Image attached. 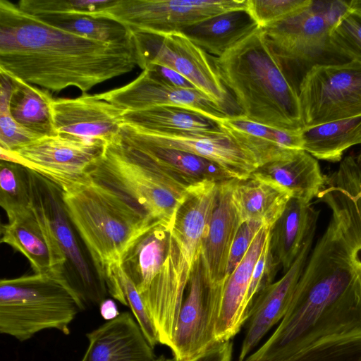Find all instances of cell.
<instances>
[{
	"label": "cell",
	"instance_id": "ffe728a7",
	"mask_svg": "<svg viewBox=\"0 0 361 361\" xmlns=\"http://www.w3.org/2000/svg\"><path fill=\"white\" fill-rule=\"evenodd\" d=\"M88 345L80 361H156L154 348L128 312L86 334Z\"/></svg>",
	"mask_w": 361,
	"mask_h": 361
},
{
	"label": "cell",
	"instance_id": "44dd1931",
	"mask_svg": "<svg viewBox=\"0 0 361 361\" xmlns=\"http://www.w3.org/2000/svg\"><path fill=\"white\" fill-rule=\"evenodd\" d=\"M233 180L234 178L219 183L217 203L202 245V269L209 285L225 278L230 251L242 224L232 200Z\"/></svg>",
	"mask_w": 361,
	"mask_h": 361
},
{
	"label": "cell",
	"instance_id": "d4e9b609",
	"mask_svg": "<svg viewBox=\"0 0 361 361\" xmlns=\"http://www.w3.org/2000/svg\"><path fill=\"white\" fill-rule=\"evenodd\" d=\"M221 128L240 145L248 150L259 166L285 154L303 149L300 131H290L252 121L241 114L228 115Z\"/></svg>",
	"mask_w": 361,
	"mask_h": 361
},
{
	"label": "cell",
	"instance_id": "52a82bcc",
	"mask_svg": "<svg viewBox=\"0 0 361 361\" xmlns=\"http://www.w3.org/2000/svg\"><path fill=\"white\" fill-rule=\"evenodd\" d=\"M246 8L247 0H114L99 18L114 20L131 32L162 36Z\"/></svg>",
	"mask_w": 361,
	"mask_h": 361
},
{
	"label": "cell",
	"instance_id": "5b68a950",
	"mask_svg": "<svg viewBox=\"0 0 361 361\" xmlns=\"http://www.w3.org/2000/svg\"><path fill=\"white\" fill-rule=\"evenodd\" d=\"M83 311L65 272L23 275L0 281V332L20 341L44 329L70 334Z\"/></svg>",
	"mask_w": 361,
	"mask_h": 361
},
{
	"label": "cell",
	"instance_id": "f1b7e54d",
	"mask_svg": "<svg viewBox=\"0 0 361 361\" xmlns=\"http://www.w3.org/2000/svg\"><path fill=\"white\" fill-rule=\"evenodd\" d=\"M231 195L242 224L257 221L271 228L291 199L286 191L251 176L234 179Z\"/></svg>",
	"mask_w": 361,
	"mask_h": 361
},
{
	"label": "cell",
	"instance_id": "5bb4252c",
	"mask_svg": "<svg viewBox=\"0 0 361 361\" xmlns=\"http://www.w3.org/2000/svg\"><path fill=\"white\" fill-rule=\"evenodd\" d=\"M190 269L171 235L169 252L158 274L140 294L159 343L170 347Z\"/></svg>",
	"mask_w": 361,
	"mask_h": 361
},
{
	"label": "cell",
	"instance_id": "7a4b0ae2",
	"mask_svg": "<svg viewBox=\"0 0 361 361\" xmlns=\"http://www.w3.org/2000/svg\"><path fill=\"white\" fill-rule=\"evenodd\" d=\"M210 57L242 115L279 129L300 131L304 128L298 87L270 48L263 28L221 56Z\"/></svg>",
	"mask_w": 361,
	"mask_h": 361
},
{
	"label": "cell",
	"instance_id": "7402d4cb",
	"mask_svg": "<svg viewBox=\"0 0 361 361\" xmlns=\"http://www.w3.org/2000/svg\"><path fill=\"white\" fill-rule=\"evenodd\" d=\"M219 186V183H209L190 188L170 231L190 270L200 257L217 203Z\"/></svg>",
	"mask_w": 361,
	"mask_h": 361
},
{
	"label": "cell",
	"instance_id": "2e32d148",
	"mask_svg": "<svg viewBox=\"0 0 361 361\" xmlns=\"http://www.w3.org/2000/svg\"><path fill=\"white\" fill-rule=\"evenodd\" d=\"M315 231L308 236L294 262L283 276L255 297L245 323V336L236 361H243L255 351L267 334L286 314L312 250Z\"/></svg>",
	"mask_w": 361,
	"mask_h": 361
},
{
	"label": "cell",
	"instance_id": "4316f807",
	"mask_svg": "<svg viewBox=\"0 0 361 361\" xmlns=\"http://www.w3.org/2000/svg\"><path fill=\"white\" fill-rule=\"evenodd\" d=\"M319 211L299 200L291 198L271 230L270 248L286 271L294 262L310 233L316 230Z\"/></svg>",
	"mask_w": 361,
	"mask_h": 361
},
{
	"label": "cell",
	"instance_id": "277c9868",
	"mask_svg": "<svg viewBox=\"0 0 361 361\" xmlns=\"http://www.w3.org/2000/svg\"><path fill=\"white\" fill-rule=\"evenodd\" d=\"M88 177L169 231L190 190L123 142L119 135L106 144Z\"/></svg>",
	"mask_w": 361,
	"mask_h": 361
},
{
	"label": "cell",
	"instance_id": "30bf717a",
	"mask_svg": "<svg viewBox=\"0 0 361 361\" xmlns=\"http://www.w3.org/2000/svg\"><path fill=\"white\" fill-rule=\"evenodd\" d=\"M137 66L150 64L169 68L188 80L215 104L225 107L227 89L220 80L210 55L182 32L157 35L132 32Z\"/></svg>",
	"mask_w": 361,
	"mask_h": 361
},
{
	"label": "cell",
	"instance_id": "bcb514c9",
	"mask_svg": "<svg viewBox=\"0 0 361 361\" xmlns=\"http://www.w3.org/2000/svg\"><path fill=\"white\" fill-rule=\"evenodd\" d=\"M360 137H361V128H360ZM360 145H361V140H360ZM356 161L358 165V167L361 172V152L358 154V156L356 157Z\"/></svg>",
	"mask_w": 361,
	"mask_h": 361
},
{
	"label": "cell",
	"instance_id": "6da1fadb",
	"mask_svg": "<svg viewBox=\"0 0 361 361\" xmlns=\"http://www.w3.org/2000/svg\"><path fill=\"white\" fill-rule=\"evenodd\" d=\"M136 66L133 37L121 42L93 40L0 0V73L48 91L75 87L85 94Z\"/></svg>",
	"mask_w": 361,
	"mask_h": 361
},
{
	"label": "cell",
	"instance_id": "ac0fdd59",
	"mask_svg": "<svg viewBox=\"0 0 361 361\" xmlns=\"http://www.w3.org/2000/svg\"><path fill=\"white\" fill-rule=\"evenodd\" d=\"M120 134L204 157L218 164L238 180L247 178L259 166L255 157L228 134L220 137L164 135L146 133L128 124L123 125Z\"/></svg>",
	"mask_w": 361,
	"mask_h": 361
},
{
	"label": "cell",
	"instance_id": "d590c367",
	"mask_svg": "<svg viewBox=\"0 0 361 361\" xmlns=\"http://www.w3.org/2000/svg\"><path fill=\"white\" fill-rule=\"evenodd\" d=\"M114 0H20L19 8L35 16L81 15L99 18Z\"/></svg>",
	"mask_w": 361,
	"mask_h": 361
},
{
	"label": "cell",
	"instance_id": "ab89813d",
	"mask_svg": "<svg viewBox=\"0 0 361 361\" xmlns=\"http://www.w3.org/2000/svg\"><path fill=\"white\" fill-rule=\"evenodd\" d=\"M114 272L119 281L128 306L131 310L145 338L154 348L159 343L157 332L135 284L125 274L121 265L117 266Z\"/></svg>",
	"mask_w": 361,
	"mask_h": 361
},
{
	"label": "cell",
	"instance_id": "d6986e66",
	"mask_svg": "<svg viewBox=\"0 0 361 361\" xmlns=\"http://www.w3.org/2000/svg\"><path fill=\"white\" fill-rule=\"evenodd\" d=\"M263 226L235 269L221 281V296L214 326L216 343L231 340L247 320L245 300L255 265L271 233Z\"/></svg>",
	"mask_w": 361,
	"mask_h": 361
},
{
	"label": "cell",
	"instance_id": "4fadbf2b",
	"mask_svg": "<svg viewBox=\"0 0 361 361\" xmlns=\"http://www.w3.org/2000/svg\"><path fill=\"white\" fill-rule=\"evenodd\" d=\"M95 95L125 111L177 106L197 111L218 123L228 115L225 108L197 89L174 86L148 68L128 84Z\"/></svg>",
	"mask_w": 361,
	"mask_h": 361
},
{
	"label": "cell",
	"instance_id": "836d02e7",
	"mask_svg": "<svg viewBox=\"0 0 361 361\" xmlns=\"http://www.w3.org/2000/svg\"><path fill=\"white\" fill-rule=\"evenodd\" d=\"M37 17L60 29L96 41L121 42L133 37L126 27L109 19L81 15Z\"/></svg>",
	"mask_w": 361,
	"mask_h": 361
},
{
	"label": "cell",
	"instance_id": "9a60e30c",
	"mask_svg": "<svg viewBox=\"0 0 361 361\" xmlns=\"http://www.w3.org/2000/svg\"><path fill=\"white\" fill-rule=\"evenodd\" d=\"M124 111L97 98L95 94L53 99L51 102V117L57 134L106 143L119 135L124 124Z\"/></svg>",
	"mask_w": 361,
	"mask_h": 361
},
{
	"label": "cell",
	"instance_id": "cb8c5ba5",
	"mask_svg": "<svg viewBox=\"0 0 361 361\" xmlns=\"http://www.w3.org/2000/svg\"><path fill=\"white\" fill-rule=\"evenodd\" d=\"M119 137L126 145L142 152L159 168L189 188L235 179L231 172L204 157L157 146L121 134Z\"/></svg>",
	"mask_w": 361,
	"mask_h": 361
},
{
	"label": "cell",
	"instance_id": "60d3db41",
	"mask_svg": "<svg viewBox=\"0 0 361 361\" xmlns=\"http://www.w3.org/2000/svg\"><path fill=\"white\" fill-rule=\"evenodd\" d=\"M270 238L271 233L264 244L252 274L245 300L247 319L252 303L255 297L261 290L274 282L278 267L280 266L271 253Z\"/></svg>",
	"mask_w": 361,
	"mask_h": 361
},
{
	"label": "cell",
	"instance_id": "8fae6325",
	"mask_svg": "<svg viewBox=\"0 0 361 361\" xmlns=\"http://www.w3.org/2000/svg\"><path fill=\"white\" fill-rule=\"evenodd\" d=\"M221 281L209 285L200 257L194 263L173 332L171 349L174 361H194L217 343L214 326L218 315Z\"/></svg>",
	"mask_w": 361,
	"mask_h": 361
},
{
	"label": "cell",
	"instance_id": "7bdbcfd3",
	"mask_svg": "<svg viewBox=\"0 0 361 361\" xmlns=\"http://www.w3.org/2000/svg\"><path fill=\"white\" fill-rule=\"evenodd\" d=\"M233 342H221L194 361H231Z\"/></svg>",
	"mask_w": 361,
	"mask_h": 361
},
{
	"label": "cell",
	"instance_id": "4dcf8cb0",
	"mask_svg": "<svg viewBox=\"0 0 361 361\" xmlns=\"http://www.w3.org/2000/svg\"><path fill=\"white\" fill-rule=\"evenodd\" d=\"M360 128L361 116L304 127L303 149L317 159L341 161L346 149L360 145Z\"/></svg>",
	"mask_w": 361,
	"mask_h": 361
},
{
	"label": "cell",
	"instance_id": "74e56055",
	"mask_svg": "<svg viewBox=\"0 0 361 361\" xmlns=\"http://www.w3.org/2000/svg\"><path fill=\"white\" fill-rule=\"evenodd\" d=\"M312 0H247L246 10L259 27L282 20L308 6Z\"/></svg>",
	"mask_w": 361,
	"mask_h": 361
},
{
	"label": "cell",
	"instance_id": "8d00e7d4",
	"mask_svg": "<svg viewBox=\"0 0 361 361\" xmlns=\"http://www.w3.org/2000/svg\"><path fill=\"white\" fill-rule=\"evenodd\" d=\"M329 51L361 63L360 12L349 8L342 17L329 35Z\"/></svg>",
	"mask_w": 361,
	"mask_h": 361
},
{
	"label": "cell",
	"instance_id": "f546056e",
	"mask_svg": "<svg viewBox=\"0 0 361 361\" xmlns=\"http://www.w3.org/2000/svg\"><path fill=\"white\" fill-rule=\"evenodd\" d=\"M171 233L157 225L138 238L122 259L121 267L139 294L160 271L169 252Z\"/></svg>",
	"mask_w": 361,
	"mask_h": 361
},
{
	"label": "cell",
	"instance_id": "1f68e13d",
	"mask_svg": "<svg viewBox=\"0 0 361 361\" xmlns=\"http://www.w3.org/2000/svg\"><path fill=\"white\" fill-rule=\"evenodd\" d=\"M10 78L13 82L10 112L16 122L39 137L57 135L51 113L53 98L49 91Z\"/></svg>",
	"mask_w": 361,
	"mask_h": 361
},
{
	"label": "cell",
	"instance_id": "8992f818",
	"mask_svg": "<svg viewBox=\"0 0 361 361\" xmlns=\"http://www.w3.org/2000/svg\"><path fill=\"white\" fill-rule=\"evenodd\" d=\"M298 91L304 127L361 116V63H316Z\"/></svg>",
	"mask_w": 361,
	"mask_h": 361
},
{
	"label": "cell",
	"instance_id": "7c38bea8",
	"mask_svg": "<svg viewBox=\"0 0 361 361\" xmlns=\"http://www.w3.org/2000/svg\"><path fill=\"white\" fill-rule=\"evenodd\" d=\"M28 171L33 202L47 218L68 262L75 269L76 291L83 310L99 306L108 291L92 274L79 248L63 205L61 190L37 173Z\"/></svg>",
	"mask_w": 361,
	"mask_h": 361
},
{
	"label": "cell",
	"instance_id": "9c48e42d",
	"mask_svg": "<svg viewBox=\"0 0 361 361\" xmlns=\"http://www.w3.org/2000/svg\"><path fill=\"white\" fill-rule=\"evenodd\" d=\"M348 11L347 1H312L297 13L264 27L267 42L286 73L291 63L311 61L329 51V35Z\"/></svg>",
	"mask_w": 361,
	"mask_h": 361
},
{
	"label": "cell",
	"instance_id": "e0dca14e",
	"mask_svg": "<svg viewBox=\"0 0 361 361\" xmlns=\"http://www.w3.org/2000/svg\"><path fill=\"white\" fill-rule=\"evenodd\" d=\"M1 242L25 256L34 273L65 272L67 258L47 218L33 200L30 211L1 225Z\"/></svg>",
	"mask_w": 361,
	"mask_h": 361
},
{
	"label": "cell",
	"instance_id": "ee69618b",
	"mask_svg": "<svg viewBox=\"0 0 361 361\" xmlns=\"http://www.w3.org/2000/svg\"><path fill=\"white\" fill-rule=\"evenodd\" d=\"M147 68L154 71L164 80L174 86L183 88L196 89L183 76L169 68L159 65L150 64L146 66L145 69Z\"/></svg>",
	"mask_w": 361,
	"mask_h": 361
},
{
	"label": "cell",
	"instance_id": "e575fe53",
	"mask_svg": "<svg viewBox=\"0 0 361 361\" xmlns=\"http://www.w3.org/2000/svg\"><path fill=\"white\" fill-rule=\"evenodd\" d=\"M280 361H361V331L320 340Z\"/></svg>",
	"mask_w": 361,
	"mask_h": 361
},
{
	"label": "cell",
	"instance_id": "b9f144b4",
	"mask_svg": "<svg viewBox=\"0 0 361 361\" xmlns=\"http://www.w3.org/2000/svg\"><path fill=\"white\" fill-rule=\"evenodd\" d=\"M262 226V224L252 221L241 224L230 251L226 276L231 274L242 261Z\"/></svg>",
	"mask_w": 361,
	"mask_h": 361
},
{
	"label": "cell",
	"instance_id": "d6a6232c",
	"mask_svg": "<svg viewBox=\"0 0 361 361\" xmlns=\"http://www.w3.org/2000/svg\"><path fill=\"white\" fill-rule=\"evenodd\" d=\"M0 205L8 220L23 215L32 206V195L27 168L11 161L0 163Z\"/></svg>",
	"mask_w": 361,
	"mask_h": 361
},
{
	"label": "cell",
	"instance_id": "83f0119b",
	"mask_svg": "<svg viewBox=\"0 0 361 361\" xmlns=\"http://www.w3.org/2000/svg\"><path fill=\"white\" fill-rule=\"evenodd\" d=\"M259 28L246 9L228 11L181 32L209 55L219 57Z\"/></svg>",
	"mask_w": 361,
	"mask_h": 361
},
{
	"label": "cell",
	"instance_id": "f35d334b",
	"mask_svg": "<svg viewBox=\"0 0 361 361\" xmlns=\"http://www.w3.org/2000/svg\"><path fill=\"white\" fill-rule=\"evenodd\" d=\"M10 100L9 94L0 95V148L14 152L40 137L13 118L10 112Z\"/></svg>",
	"mask_w": 361,
	"mask_h": 361
},
{
	"label": "cell",
	"instance_id": "f6af8a7d",
	"mask_svg": "<svg viewBox=\"0 0 361 361\" xmlns=\"http://www.w3.org/2000/svg\"><path fill=\"white\" fill-rule=\"evenodd\" d=\"M99 307L101 316L106 321L114 319L121 314L116 302L109 298L104 300Z\"/></svg>",
	"mask_w": 361,
	"mask_h": 361
},
{
	"label": "cell",
	"instance_id": "3957f363",
	"mask_svg": "<svg viewBox=\"0 0 361 361\" xmlns=\"http://www.w3.org/2000/svg\"><path fill=\"white\" fill-rule=\"evenodd\" d=\"M62 199L70 221L90 253L97 278L108 291L113 271L128 249L159 224L90 178L62 191Z\"/></svg>",
	"mask_w": 361,
	"mask_h": 361
},
{
	"label": "cell",
	"instance_id": "ba28073f",
	"mask_svg": "<svg viewBox=\"0 0 361 361\" xmlns=\"http://www.w3.org/2000/svg\"><path fill=\"white\" fill-rule=\"evenodd\" d=\"M106 144L57 134L40 137L14 152L0 148L1 160L18 164L65 191L89 180L88 172Z\"/></svg>",
	"mask_w": 361,
	"mask_h": 361
},
{
	"label": "cell",
	"instance_id": "484cf974",
	"mask_svg": "<svg viewBox=\"0 0 361 361\" xmlns=\"http://www.w3.org/2000/svg\"><path fill=\"white\" fill-rule=\"evenodd\" d=\"M123 118L124 124L153 134L202 137L227 135L218 122L193 110L177 106L125 111Z\"/></svg>",
	"mask_w": 361,
	"mask_h": 361
},
{
	"label": "cell",
	"instance_id": "603a6c76",
	"mask_svg": "<svg viewBox=\"0 0 361 361\" xmlns=\"http://www.w3.org/2000/svg\"><path fill=\"white\" fill-rule=\"evenodd\" d=\"M267 181L305 203L317 197L325 178L316 158L304 149L292 151L258 166L250 175Z\"/></svg>",
	"mask_w": 361,
	"mask_h": 361
}]
</instances>
